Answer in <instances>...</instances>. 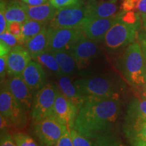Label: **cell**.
Here are the masks:
<instances>
[{"label":"cell","mask_w":146,"mask_h":146,"mask_svg":"<svg viewBox=\"0 0 146 146\" xmlns=\"http://www.w3.org/2000/svg\"><path fill=\"white\" fill-rule=\"evenodd\" d=\"M96 146H125L117 138L104 133L96 138Z\"/></svg>","instance_id":"28"},{"label":"cell","mask_w":146,"mask_h":146,"mask_svg":"<svg viewBox=\"0 0 146 146\" xmlns=\"http://www.w3.org/2000/svg\"><path fill=\"white\" fill-rule=\"evenodd\" d=\"M125 126L146 122V100L135 98L129 103L125 116Z\"/></svg>","instance_id":"17"},{"label":"cell","mask_w":146,"mask_h":146,"mask_svg":"<svg viewBox=\"0 0 146 146\" xmlns=\"http://www.w3.org/2000/svg\"><path fill=\"white\" fill-rule=\"evenodd\" d=\"M9 125H10V123H9L8 120L3 115L1 114V116H0V127H1V131H5V128L8 127Z\"/></svg>","instance_id":"40"},{"label":"cell","mask_w":146,"mask_h":146,"mask_svg":"<svg viewBox=\"0 0 146 146\" xmlns=\"http://www.w3.org/2000/svg\"><path fill=\"white\" fill-rule=\"evenodd\" d=\"M74 84L85 101L118 98L116 83L106 76L81 78L74 81Z\"/></svg>","instance_id":"3"},{"label":"cell","mask_w":146,"mask_h":146,"mask_svg":"<svg viewBox=\"0 0 146 146\" xmlns=\"http://www.w3.org/2000/svg\"><path fill=\"white\" fill-rule=\"evenodd\" d=\"M78 112V108L59 91L54 104V116L68 128H72L74 127Z\"/></svg>","instance_id":"13"},{"label":"cell","mask_w":146,"mask_h":146,"mask_svg":"<svg viewBox=\"0 0 146 146\" xmlns=\"http://www.w3.org/2000/svg\"><path fill=\"white\" fill-rule=\"evenodd\" d=\"M1 86L0 112L10 125L18 129L26 127L28 122L27 112L16 101L4 83Z\"/></svg>","instance_id":"6"},{"label":"cell","mask_w":146,"mask_h":146,"mask_svg":"<svg viewBox=\"0 0 146 146\" xmlns=\"http://www.w3.org/2000/svg\"><path fill=\"white\" fill-rule=\"evenodd\" d=\"M4 84L18 103L27 113L31 112L33 102V93L21 75H12Z\"/></svg>","instance_id":"12"},{"label":"cell","mask_w":146,"mask_h":146,"mask_svg":"<svg viewBox=\"0 0 146 146\" xmlns=\"http://www.w3.org/2000/svg\"><path fill=\"white\" fill-rule=\"evenodd\" d=\"M58 87L60 92L70 100L78 108V110L86 102L68 76L62 75L58 77Z\"/></svg>","instance_id":"18"},{"label":"cell","mask_w":146,"mask_h":146,"mask_svg":"<svg viewBox=\"0 0 146 146\" xmlns=\"http://www.w3.org/2000/svg\"><path fill=\"white\" fill-rule=\"evenodd\" d=\"M0 40L5 42L6 44H8L12 48H13L16 45H20L16 36L8 31L6 32L3 33H0Z\"/></svg>","instance_id":"33"},{"label":"cell","mask_w":146,"mask_h":146,"mask_svg":"<svg viewBox=\"0 0 146 146\" xmlns=\"http://www.w3.org/2000/svg\"><path fill=\"white\" fill-rule=\"evenodd\" d=\"M140 24L127 23L120 18L106 35L103 41L106 47L109 50H116L131 44L138 36Z\"/></svg>","instance_id":"5"},{"label":"cell","mask_w":146,"mask_h":146,"mask_svg":"<svg viewBox=\"0 0 146 146\" xmlns=\"http://www.w3.org/2000/svg\"><path fill=\"white\" fill-rule=\"evenodd\" d=\"M68 129L65 124L52 115L36 123L34 133L43 146H54Z\"/></svg>","instance_id":"8"},{"label":"cell","mask_w":146,"mask_h":146,"mask_svg":"<svg viewBox=\"0 0 146 146\" xmlns=\"http://www.w3.org/2000/svg\"><path fill=\"white\" fill-rule=\"evenodd\" d=\"M6 3L3 0H1L0 5V33L6 32L8 31V23L5 16V10L6 8Z\"/></svg>","instance_id":"32"},{"label":"cell","mask_w":146,"mask_h":146,"mask_svg":"<svg viewBox=\"0 0 146 146\" xmlns=\"http://www.w3.org/2000/svg\"><path fill=\"white\" fill-rule=\"evenodd\" d=\"M141 98L146 100V87H144L143 91L141 93Z\"/></svg>","instance_id":"41"},{"label":"cell","mask_w":146,"mask_h":146,"mask_svg":"<svg viewBox=\"0 0 146 146\" xmlns=\"http://www.w3.org/2000/svg\"><path fill=\"white\" fill-rule=\"evenodd\" d=\"M13 139L8 132L1 131L0 146H17Z\"/></svg>","instance_id":"34"},{"label":"cell","mask_w":146,"mask_h":146,"mask_svg":"<svg viewBox=\"0 0 146 146\" xmlns=\"http://www.w3.org/2000/svg\"><path fill=\"white\" fill-rule=\"evenodd\" d=\"M88 18H103L120 16L123 13L118 0L95 1L85 3Z\"/></svg>","instance_id":"14"},{"label":"cell","mask_w":146,"mask_h":146,"mask_svg":"<svg viewBox=\"0 0 146 146\" xmlns=\"http://www.w3.org/2000/svg\"><path fill=\"white\" fill-rule=\"evenodd\" d=\"M120 114L118 98L87 100L78 110L74 128L87 137L96 139L113 127Z\"/></svg>","instance_id":"1"},{"label":"cell","mask_w":146,"mask_h":146,"mask_svg":"<svg viewBox=\"0 0 146 146\" xmlns=\"http://www.w3.org/2000/svg\"><path fill=\"white\" fill-rule=\"evenodd\" d=\"M83 1V0H50V2L55 8L61 9L74 5Z\"/></svg>","instance_id":"31"},{"label":"cell","mask_w":146,"mask_h":146,"mask_svg":"<svg viewBox=\"0 0 146 146\" xmlns=\"http://www.w3.org/2000/svg\"><path fill=\"white\" fill-rule=\"evenodd\" d=\"M145 87H146V85H145Z\"/></svg>","instance_id":"44"},{"label":"cell","mask_w":146,"mask_h":146,"mask_svg":"<svg viewBox=\"0 0 146 146\" xmlns=\"http://www.w3.org/2000/svg\"><path fill=\"white\" fill-rule=\"evenodd\" d=\"M120 8L123 12L134 11L141 14V17L146 16V0H124Z\"/></svg>","instance_id":"26"},{"label":"cell","mask_w":146,"mask_h":146,"mask_svg":"<svg viewBox=\"0 0 146 146\" xmlns=\"http://www.w3.org/2000/svg\"><path fill=\"white\" fill-rule=\"evenodd\" d=\"M88 18L84 1L78 4L58 9L50 22L49 28L79 29Z\"/></svg>","instance_id":"7"},{"label":"cell","mask_w":146,"mask_h":146,"mask_svg":"<svg viewBox=\"0 0 146 146\" xmlns=\"http://www.w3.org/2000/svg\"><path fill=\"white\" fill-rule=\"evenodd\" d=\"M84 1V0H83ZM87 2H91V1H98V0H87Z\"/></svg>","instance_id":"43"},{"label":"cell","mask_w":146,"mask_h":146,"mask_svg":"<svg viewBox=\"0 0 146 146\" xmlns=\"http://www.w3.org/2000/svg\"><path fill=\"white\" fill-rule=\"evenodd\" d=\"M121 72L135 88L146 85V61L139 42L129 45L120 61Z\"/></svg>","instance_id":"2"},{"label":"cell","mask_w":146,"mask_h":146,"mask_svg":"<svg viewBox=\"0 0 146 146\" xmlns=\"http://www.w3.org/2000/svg\"><path fill=\"white\" fill-rule=\"evenodd\" d=\"M23 24L18 22L8 23V31L16 36L20 45H24L23 37Z\"/></svg>","instance_id":"30"},{"label":"cell","mask_w":146,"mask_h":146,"mask_svg":"<svg viewBox=\"0 0 146 146\" xmlns=\"http://www.w3.org/2000/svg\"><path fill=\"white\" fill-rule=\"evenodd\" d=\"M21 76L33 93H36L47 84L43 66L36 61L31 62Z\"/></svg>","instance_id":"16"},{"label":"cell","mask_w":146,"mask_h":146,"mask_svg":"<svg viewBox=\"0 0 146 146\" xmlns=\"http://www.w3.org/2000/svg\"><path fill=\"white\" fill-rule=\"evenodd\" d=\"M31 56L27 49L21 45L12 48L7 59V72L10 76L22 75L23 71L31 62Z\"/></svg>","instance_id":"15"},{"label":"cell","mask_w":146,"mask_h":146,"mask_svg":"<svg viewBox=\"0 0 146 146\" xmlns=\"http://www.w3.org/2000/svg\"><path fill=\"white\" fill-rule=\"evenodd\" d=\"M21 1L30 5H40L47 2V0H21Z\"/></svg>","instance_id":"39"},{"label":"cell","mask_w":146,"mask_h":146,"mask_svg":"<svg viewBox=\"0 0 146 146\" xmlns=\"http://www.w3.org/2000/svg\"><path fill=\"white\" fill-rule=\"evenodd\" d=\"M5 16L7 23L18 22L24 23L28 20L24 3L17 1H12L8 3L5 10Z\"/></svg>","instance_id":"23"},{"label":"cell","mask_w":146,"mask_h":146,"mask_svg":"<svg viewBox=\"0 0 146 146\" xmlns=\"http://www.w3.org/2000/svg\"><path fill=\"white\" fill-rule=\"evenodd\" d=\"M74 146H94L89 138L79 133L74 127L68 128Z\"/></svg>","instance_id":"27"},{"label":"cell","mask_w":146,"mask_h":146,"mask_svg":"<svg viewBox=\"0 0 146 146\" xmlns=\"http://www.w3.org/2000/svg\"><path fill=\"white\" fill-rule=\"evenodd\" d=\"M29 19L44 22L51 21L54 17L56 10L50 1L40 5H30L24 3Z\"/></svg>","instance_id":"19"},{"label":"cell","mask_w":146,"mask_h":146,"mask_svg":"<svg viewBox=\"0 0 146 146\" xmlns=\"http://www.w3.org/2000/svg\"><path fill=\"white\" fill-rule=\"evenodd\" d=\"M60 89L52 83H47L36 91L33 97L31 110L33 122L38 123L47 117L54 115V107Z\"/></svg>","instance_id":"4"},{"label":"cell","mask_w":146,"mask_h":146,"mask_svg":"<svg viewBox=\"0 0 146 146\" xmlns=\"http://www.w3.org/2000/svg\"><path fill=\"white\" fill-rule=\"evenodd\" d=\"M137 38L146 61V32H140L138 33Z\"/></svg>","instance_id":"37"},{"label":"cell","mask_w":146,"mask_h":146,"mask_svg":"<svg viewBox=\"0 0 146 146\" xmlns=\"http://www.w3.org/2000/svg\"><path fill=\"white\" fill-rule=\"evenodd\" d=\"M13 138L17 146H38L31 137L25 133H16L14 135Z\"/></svg>","instance_id":"29"},{"label":"cell","mask_w":146,"mask_h":146,"mask_svg":"<svg viewBox=\"0 0 146 146\" xmlns=\"http://www.w3.org/2000/svg\"><path fill=\"white\" fill-rule=\"evenodd\" d=\"M141 18H142V21H143V27H144V28H145V32H146V16H142Z\"/></svg>","instance_id":"42"},{"label":"cell","mask_w":146,"mask_h":146,"mask_svg":"<svg viewBox=\"0 0 146 146\" xmlns=\"http://www.w3.org/2000/svg\"><path fill=\"white\" fill-rule=\"evenodd\" d=\"M35 60L41 64L42 66H45L50 72L53 73L57 77L63 75L57 60L55 58L52 53L46 51L39 55Z\"/></svg>","instance_id":"25"},{"label":"cell","mask_w":146,"mask_h":146,"mask_svg":"<svg viewBox=\"0 0 146 146\" xmlns=\"http://www.w3.org/2000/svg\"><path fill=\"white\" fill-rule=\"evenodd\" d=\"M69 52L75 60L78 68H83L97 57L99 47L97 42L89 39L83 34L74 42Z\"/></svg>","instance_id":"10"},{"label":"cell","mask_w":146,"mask_h":146,"mask_svg":"<svg viewBox=\"0 0 146 146\" xmlns=\"http://www.w3.org/2000/svg\"><path fill=\"white\" fill-rule=\"evenodd\" d=\"M54 146H74L68 129L58 140L57 143L55 144Z\"/></svg>","instance_id":"36"},{"label":"cell","mask_w":146,"mask_h":146,"mask_svg":"<svg viewBox=\"0 0 146 146\" xmlns=\"http://www.w3.org/2000/svg\"><path fill=\"white\" fill-rule=\"evenodd\" d=\"M52 54L57 60L63 75L69 76L74 74L77 65L69 50L57 51Z\"/></svg>","instance_id":"22"},{"label":"cell","mask_w":146,"mask_h":146,"mask_svg":"<svg viewBox=\"0 0 146 146\" xmlns=\"http://www.w3.org/2000/svg\"><path fill=\"white\" fill-rule=\"evenodd\" d=\"M12 50V47L0 40V56H8Z\"/></svg>","instance_id":"38"},{"label":"cell","mask_w":146,"mask_h":146,"mask_svg":"<svg viewBox=\"0 0 146 146\" xmlns=\"http://www.w3.org/2000/svg\"><path fill=\"white\" fill-rule=\"evenodd\" d=\"M8 56H0V78L1 85L5 83V78L7 72V59Z\"/></svg>","instance_id":"35"},{"label":"cell","mask_w":146,"mask_h":146,"mask_svg":"<svg viewBox=\"0 0 146 146\" xmlns=\"http://www.w3.org/2000/svg\"><path fill=\"white\" fill-rule=\"evenodd\" d=\"M49 41V29L45 27L39 34L29 40L25 44L32 59L35 60L39 55L46 52Z\"/></svg>","instance_id":"20"},{"label":"cell","mask_w":146,"mask_h":146,"mask_svg":"<svg viewBox=\"0 0 146 146\" xmlns=\"http://www.w3.org/2000/svg\"><path fill=\"white\" fill-rule=\"evenodd\" d=\"M120 15L110 18H87L79 29L89 39L96 42L103 41L110 29L120 19Z\"/></svg>","instance_id":"11"},{"label":"cell","mask_w":146,"mask_h":146,"mask_svg":"<svg viewBox=\"0 0 146 146\" xmlns=\"http://www.w3.org/2000/svg\"><path fill=\"white\" fill-rule=\"evenodd\" d=\"M124 131L133 146H146V122L124 127Z\"/></svg>","instance_id":"21"},{"label":"cell","mask_w":146,"mask_h":146,"mask_svg":"<svg viewBox=\"0 0 146 146\" xmlns=\"http://www.w3.org/2000/svg\"><path fill=\"white\" fill-rule=\"evenodd\" d=\"M47 23L28 19L23 24V37L24 45L43 30Z\"/></svg>","instance_id":"24"},{"label":"cell","mask_w":146,"mask_h":146,"mask_svg":"<svg viewBox=\"0 0 146 146\" xmlns=\"http://www.w3.org/2000/svg\"><path fill=\"white\" fill-rule=\"evenodd\" d=\"M48 29L49 41L47 51L51 53L61 50H70L74 42L83 34L80 29L48 28Z\"/></svg>","instance_id":"9"}]
</instances>
